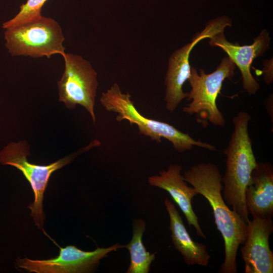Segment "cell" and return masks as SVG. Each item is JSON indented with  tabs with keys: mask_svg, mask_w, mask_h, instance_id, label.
Returning <instances> with one entry per match:
<instances>
[{
	"mask_svg": "<svg viewBox=\"0 0 273 273\" xmlns=\"http://www.w3.org/2000/svg\"><path fill=\"white\" fill-rule=\"evenodd\" d=\"M184 179L203 196L211 207L214 222L224 241L225 257L218 272L237 273V255L239 246L247 235V222L224 200L221 192L222 176L218 167L212 163H201L184 172Z\"/></svg>",
	"mask_w": 273,
	"mask_h": 273,
	"instance_id": "6da1fadb",
	"label": "cell"
},
{
	"mask_svg": "<svg viewBox=\"0 0 273 273\" xmlns=\"http://www.w3.org/2000/svg\"><path fill=\"white\" fill-rule=\"evenodd\" d=\"M250 119V115L245 111L238 112L233 119L234 129L228 146L223 151L226 170L221 179L224 200L246 222L249 218L245 192L251 173L257 164L248 132Z\"/></svg>",
	"mask_w": 273,
	"mask_h": 273,
	"instance_id": "7a4b0ae2",
	"label": "cell"
},
{
	"mask_svg": "<svg viewBox=\"0 0 273 273\" xmlns=\"http://www.w3.org/2000/svg\"><path fill=\"white\" fill-rule=\"evenodd\" d=\"M130 97L129 93H123L119 85L114 83L102 93L100 102L107 111L117 114V121L126 120L131 125H136L140 134L150 137L157 143L161 142L162 138L166 139L179 153L190 150L194 146L210 151L217 150L215 146L197 141L188 133H184L168 123L143 116L135 107Z\"/></svg>",
	"mask_w": 273,
	"mask_h": 273,
	"instance_id": "3957f363",
	"label": "cell"
},
{
	"mask_svg": "<svg viewBox=\"0 0 273 273\" xmlns=\"http://www.w3.org/2000/svg\"><path fill=\"white\" fill-rule=\"evenodd\" d=\"M100 145L99 141L94 140L77 152L47 165H37L28 161L27 156L30 153L26 141L10 142L0 151V163L16 167L22 172L30 183L34 200L28 208L31 210L30 215L33 217L35 225L44 233L43 195L51 175L54 171L71 162L77 155Z\"/></svg>",
	"mask_w": 273,
	"mask_h": 273,
	"instance_id": "277c9868",
	"label": "cell"
},
{
	"mask_svg": "<svg viewBox=\"0 0 273 273\" xmlns=\"http://www.w3.org/2000/svg\"><path fill=\"white\" fill-rule=\"evenodd\" d=\"M6 46L13 56L37 58L65 54L64 37L59 24L41 16L6 29Z\"/></svg>",
	"mask_w": 273,
	"mask_h": 273,
	"instance_id": "5b68a950",
	"label": "cell"
},
{
	"mask_svg": "<svg viewBox=\"0 0 273 273\" xmlns=\"http://www.w3.org/2000/svg\"><path fill=\"white\" fill-rule=\"evenodd\" d=\"M236 65L228 56L223 58L215 70L206 74L200 69L192 67L188 79L191 89L188 93L187 100L191 101L183 111L190 115L196 114L215 126L223 127L225 120L216 105V99L220 92L223 81L234 75Z\"/></svg>",
	"mask_w": 273,
	"mask_h": 273,
	"instance_id": "8992f818",
	"label": "cell"
},
{
	"mask_svg": "<svg viewBox=\"0 0 273 273\" xmlns=\"http://www.w3.org/2000/svg\"><path fill=\"white\" fill-rule=\"evenodd\" d=\"M65 69L58 82L59 101L69 109L77 105L84 107L89 113L94 123L97 90V73L90 62L81 56L65 53L63 56Z\"/></svg>",
	"mask_w": 273,
	"mask_h": 273,
	"instance_id": "52a82bcc",
	"label": "cell"
},
{
	"mask_svg": "<svg viewBox=\"0 0 273 273\" xmlns=\"http://www.w3.org/2000/svg\"><path fill=\"white\" fill-rule=\"evenodd\" d=\"M231 26V20L226 16L214 19L206 24L202 31L196 34L191 42L171 55L164 80L166 86L164 101L168 111L174 112L180 102L187 98L188 93L183 92V87L191 74L189 57L193 48L201 40L209 38L219 32L224 31L226 27Z\"/></svg>",
	"mask_w": 273,
	"mask_h": 273,
	"instance_id": "ba28073f",
	"label": "cell"
},
{
	"mask_svg": "<svg viewBox=\"0 0 273 273\" xmlns=\"http://www.w3.org/2000/svg\"><path fill=\"white\" fill-rule=\"evenodd\" d=\"M58 247L60 253L56 257L42 260L18 258L16 266L36 273L89 272L109 253L124 248V245L117 243L107 248L97 247L92 251H83L73 245Z\"/></svg>",
	"mask_w": 273,
	"mask_h": 273,
	"instance_id": "9c48e42d",
	"label": "cell"
},
{
	"mask_svg": "<svg viewBox=\"0 0 273 273\" xmlns=\"http://www.w3.org/2000/svg\"><path fill=\"white\" fill-rule=\"evenodd\" d=\"M247 235L240 250L245 273H272L273 253L269 237L273 232L271 218H254L247 222Z\"/></svg>",
	"mask_w": 273,
	"mask_h": 273,
	"instance_id": "30bf717a",
	"label": "cell"
},
{
	"mask_svg": "<svg viewBox=\"0 0 273 273\" xmlns=\"http://www.w3.org/2000/svg\"><path fill=\"white\" fill-rule=\"evenodd\" d=\"M209 44L222 49L239 68L242 74V85L249 95L255 94L260 85L251 73L253 60L261 56L269 49L270 38L268 31L262 30L250 45L240 46L229 41L223 31L219 32L209 38Z\"/></svg>",
	"mask_w": 273,
	"mask_h": 273,
	"instance_id": "8fae6325",
	"label": "cell"
},
{
	"mask_svg": "<svg viewBox=\"0 0 273 273\" xmlns=\"http://www.w3.org/2000/svg\"><path fill=\"white\" fill-rule=\"evenodd\" d=\"M182 168L180 165L170 164L166 170L159 171V175L150 176L148 183L152 186L167 191L183 212L189 225L194 227L198 236L206 239L192 205V199L198 193L184 179L180 174Z\"/></svg>",
	"mask_w": 273,
	"mask_h": 273,
	"instance_id": "7c38bea8",
	"label": "cell"
},
{
	"mask_svg": "<svg viewBox=\"0 0 273 273\" xmlns=\"http://www.w3.org/2000/svg\"><path fill=\"white\" fill-rule=\"evenodd\" d=\"M247 211L253 218L273 216V167L269 162H257L245 192Z\"/></svg>",
	"mask_w": 273,
	"mask_h": 273,
	"instance_id": "4fadbf2b",
	"label": "cell"
},
{
	"mask_svg": "<svg viewBox=\"0 0 273 273\" xmlns=\"http://www.w3.org/2000/svg\"><path fill=\"white\" fill-rule=\"evenodd\" d=\"M164 204L169 216V230L172 243L183 256L185 263L188 265L207 266L211 256L207 246L193 240L179 212L167 198L165 199Z\"/></svg>",
	"mask_w": 273,
	"mask_h": 273,
	"instance_id": "5bb4252c",
	"label": "cell"
},
{
	"mask_svg": "<svg viewBox=\"0 0 273 273\" xmlns=\"http://www.w3.org/2000/svg\"><path fill=\"white\" fill-rule=\"evenodd\" d=\"M133 232L131 241L124 245L130 254V262L127 273H148L150 265L155 259V253L148 252L142 241L146 230V222L142 218L135 219L132 223Z\"/></svg>",
	"mask_w": 273,
	"mask_h": 273,
	"instance_id": "9a60e30c",
	"label": "cell"
},
{
	"mask_svg": "<svg viewBox=\"0 0 273 273\" xmlns=\"http://www.w3.org/2000/svg\"><path fill=\"white\" fill-rule=\"evenodd\" d=\"M47 1L27 0L20 6L19 13L14 18L3 24V28L6 29L42 16L41 9Z\"/></svg>",
	"mask_w": 273,
	"mask_h": 273,
	"instance_id": "2e32d148",
	"label": "cell"
}]
</instances>
